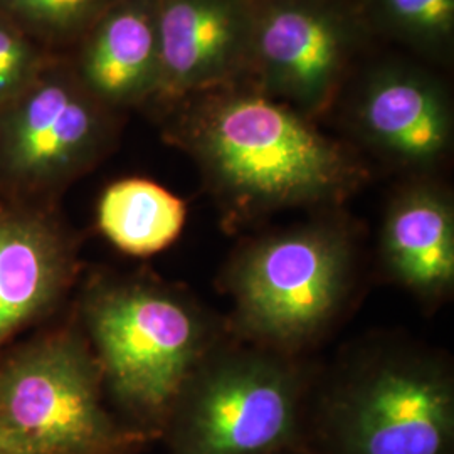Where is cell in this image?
<instances>
[{
	"mask_svg": "<svg viewBox=\"0 0 454 454\" xmlns=\"http://www.w3.org/2000/svg\"><path fill=\"white\" fill-rule=\"evenodd\" d=\"M322 427L332 454H450L451 369L419 347H377L339 373Z\"/></svg>",
	"mask_w": 454,
	"mask_h": 454,
	"instance_id": "6",
	"label": "cell"
},
{
	"mask_svg": "<svg viewBox=\"0 0 454 454\" xmlns=\"http://www.w3.org/2000/svg\"><path fill=\"white\" fill-rule=\"evenodd\" d=\"M56 56L0 14V110L27 90Z\"/></svg>",
	"mask_w": 454,
	"mask_h": 454,
	"instance_id": "17",
	"label": "cell"
},
{
	"mask_svg": "<svg viewBox=\"0 0 454 454\" xmlns=\"http://www.w3.org/2000/svg\"><path fill=\"white\" fill-rule=\"evenodd\" d=\"M66 59L82 86L114 112L150 105L159 82L157 0H114Z\"/></svg>",
	"mask_w": 454,
	"mask_h": 454,
	"instance_id": "12",
	"label": "cell"
},
{
	"mask_svg": "<svg viewBox=\"0 0 454 454\" xmlns=\"http://www.w3.org/2000/svg\"><path fill=\"white\" fill-rule=\"evenodd\" d=\"M358 26L332 0H251L249 67L264 93L305 116L318 114L354 56Z\"/></svg>",
	"mask_w": 454,
	"mask_h": 454,
	"instance_id": "8",
	"label": "cell"
},
{
	"mask_svg": "<svg viewBox=\"0 0 454 454\" xmlns=\"http://www.w3.org/2000/svg\"><path fill=\"white\" fill-rule=\"evenodd\" d=\"M174 106L165 133L191 153L231 221L337 204L365 179L350 150L261 88L226 82Z\"/></svg>",
	"mask_w": 454,
	"mask_h": 454,
	"instance_id": "1",
	"label": "cell"
},
{
	"mask_svg": "<svg viewBox=\"0 0 454 454\" xmlns=\"http://www.w3.org/2000/svg\"><path fill=\"white\" fill-rule=\"evenodd\" d=\"M114 0H0L9 17L49 51L74 46Z\"/></svg>",
	"mask_w": 454,
	"mask_h": 454,
	"instance_id": "16",
	"label": "cell"
},
{
	"mask_svg": "<svg viewBox=\"0 0 454 454\" xmlns=\"http://www.w3.org/2000/svg\"><path fill=\"white\" fill-rule=\"evenodd\" d=\"M373 26L429 58L444 59L454 43V0H365Z\"/></svg>",
	"mask_w": 454,
	"mask_h": 454,
	"instance_id": "15",
	"label": "cell"
},
{
	"mask_svg": "<svg viewBox=\"0 0 454 454\" xmlns=\"http://www.w3.org/2000/svg\"><path fill=\"white\" fill-rule=\"evenodd\" d=\"M118 131L120 114L98 101L58 54L0 110V200L56 207L110 153Z\"/></svg>",
	"mask_w": 454,
	"mask_h": 454,
	"instance_id": "7",
	"label": "cell"
},
{
	"mask_svg": "<svg viewBox=\"0 0 454 454\" xmlns=\"http://www.w3.org/2000/svg\"><path fill=\"white\" fill-rule=\"evenodd\" d=\"M80 270V246L56 207L0 200V356L61 309Z\"/></svg>",
	"mask_w": 454,
	"mask_h": 454,
	"instance_id": "9",
	"label": "cell"
},
{
	"mask_svg": "<svg viewBox=\"0 0 454 454\" xmlns=\"http://www.w3.org/2000/svg\"><path fill=\"white\" fill-rule=\"evenodd\" d=\"M0 454H7V453H5V451H4V450H2V448H0Z\"/></svg>",
	"mask_w": 454,
	"mask_h": 454,
	"instance_id": "19",
	"label": "cell"
},
{
	"mask_svg": "<svg viewBox=\"0 0 454 454\" xmlns=\"http://www.w3.org/2000/svg\"><path fill=\"white\" fill-rule=\"evenodd\" d=\"M73 315L120 421L148 439L162 434L180 390L219 343L211 317L177 286L114 273L84 281Z\"/></svg>",
	"mask_w": 454,
	"mask_h": 454,
	"instance_id": "2",
	"label": "cell"
},
{
	"mask_svg": "<svg viewBox=\"0 0 454 454\" xmlns=\"http://www.w3.org/2000/svg\"><path fill=\"white\" fill-rule=\"evenodd\" d=\"M273 454H303V453H300V451H298V448H292V450H285V451H278V453H273Z\"/></svg>",
	"mask_w": 454,
	"mask_h": 454,
	"instance_id": "18",
	"label": "cell"
},
{
	"mask_svg": "<svg viewBox=\"0 0 454 454\" xmlns=\"http://www.w3.org/2000/svg\"><path fill=\"white\" fill-rule=\"evenodd\" d=\"M358 138L384 160L426 172L442 162L453 145V108L442 84L412 66L373 67L352 105Z\"/></svg>",
	"mask_w": 454,
	"mask_h": 454,
	"instance_id": "10",
	"label": "cell"
},
{
	"mask_svg": "<svg viewBox=\"0 0 454 454\" xmlns=\"http://www.w3.org/2000/svg\"><path fill=\"white\" fill-rule=\"evenodd\" d=\"M354 273V234L340 219L264 234L236 253L224 276L234 328L241 340L293 354L335 322Z\"/></svg>",
	"mask_w": 454,
	"mask_h": 454,
	"instance_id": "4",
	"label": "cell"
},
{
	"mask_svg": "<svg viewBox=\"0 0 454 454\" xmlns=\"http://www.w3.org/2000/svg\"><path fill=\"white\" fill-rule=\"evenodd\" d=\"M148 438L106 406L74 315L0 356V448L7 454H131Z\"/></svg>",
	"mask_w": 454,
	"mask_h": 454,
	"instance_id": "3",
	"label": "cell"
},
{
	"mask_svg": "<svg viewBox=\"0 0 454 454\" xmlns=\"http://www.w3.org/2000/svg\"><path fill=\"white\" fill-rule=\"evenodd\" d=\"M187 209L160 184L129 177L110 184L98 200L97 224L120 253L148 258L179 239Z\"/></svg>",
	"mask_w": 454,
	"mask_h": 454,
	"instance_id": "14",
	"label": "cell"
},
{
	"mask_svg": "<svg viewBox=\"0 0 454 454\" xmlns=\"http://www.w3.org/2000/svg\"><path fill=\"white\" fill-rule=\"evenodd\" d=\"M387 275L422 301H439L454 286V206L433 180H414L392 197L380 229Z\"/></svg>",
	"mask_w": 454,
	"mask_h": 454,
	"instance_id": "13",
	"label": "cell"
},
{
	"mask_svg": "<svg viewBox=\"0 0 454 454\" xmlns=\"http://www.w3.org/2000/svg\"><path fill=\"white\" fill-rule=\"evenodd\" d=\"M307 395V373L292 354L251 341H219L170 411L162 433L168 453L273 454L296 448Z\"/></svg>",
	"mask_w": 454,
	"mask_h": 454,
	"instance_id": "5",
	"label": "cell"
},
{
	"mask_svg": "<svg viewBox=\"0 0 454 454\" xmlns=\"http://www.w3.org/2000/svg\"><path fill=\"white\" fill-rule=\"evenodd\" d=\"M159 82L150 105L174 106L249 67L251 0H157Z\"/></svg>",
	"mask_w": 454,
	"mask_h": 454,
	"instance_id": "11",
	"label": "cell"
}]
</instances>
